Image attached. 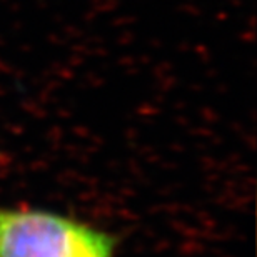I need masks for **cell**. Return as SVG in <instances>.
Listing matches in <instances>:
<instances>
[{
	"instance_id": "1",
	"label": "cell",
	"mask_w": 257,
	"mask_h": 257,
	"mask_svg": "<svg viewBox=\"0 0 257 257\" xmlns=\"http://www.w3.org/2000/svg\"><path fill=\"white\" fill-rule=\"evenodd\" d=\"M119 242L72 215L0 205V257H115Z\"/></svg>"
}]
</instances>
